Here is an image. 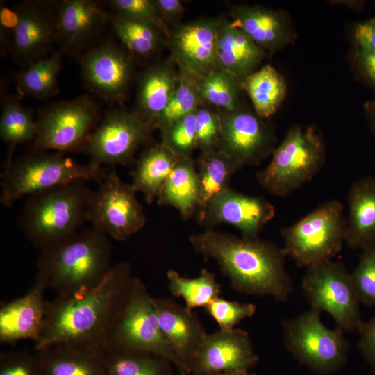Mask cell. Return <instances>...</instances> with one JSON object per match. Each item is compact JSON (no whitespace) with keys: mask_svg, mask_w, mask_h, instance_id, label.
I'll return each mask as SVG.
<instances>
[{"mask_svg":"<svg viewBox=\"0 0 375 375\" xmlns=\"http://www.w3.org/2000/svg\"><path fill=\"white\" fill-rule=\"evenodd\" d=\"M155 129L134 111L117 108L106 113L84 149L91 165H127L138 149L148 142Z\"/></svg>","mask_w":375,"mask_h":375,"instance_id":"13","label":"cell"},{"mask_svg":"<svg viewBox=\"0 0 375 375\" xmlns=\"http://www.w3.org/2000/svg\"><path fill=\"white\" fill-rule=\"evenodd\" d=\"M189 241L204 259L215 260L238 292L285 301L293 290L283 248L257 238H240L212 229L194 233Z\"/></svg>","mask_w":375,"mask_h":375,"instance_id":"2","label":"cell"},{"mask_svg":"<svg viewBox=\"0 0 375 375\" xmlns=\"http://www.w3.org/2000/svg\"><path fill=\"white\" fill-rule=\"evenodd\" d=\"M275 215V208L265 199L247 195L230 188L215 197L198 220L208 226L228 224L243 237L257 238Z\"/></svg>","mask_w":375,"mask_h":375,"instance_id":"17","label":"cell"},{"mask_svg":"<svg viewBox=\"0 0 375 375\" xmlns=\"http://www.w3.org/2000/svg\"><path fill=\"white\" fill-rule=\"evenodd\" d=\"M198 85L203 104L225 111L239 108V92L242 88L229 73L217 69L199 79Z\"/></svg>","mask_w":375,"mask_h":375,"instance_id":"37","label":"cell"},{"mask_svg":"<svg viewBox=\"0 0 375 375\" xmlns=\"http://www.w3.org/2000/svg\"><path fill=\"white\" fill-rule=\"evenodd\" d=\"M258 360L247 332L219 329L206 335L192 362L189 375L249 371Z\"/></svg>","mask_w":375,"mask_h":375,"instance_id":"16","label":"cell"},{"mask_svg":"<svg viewBox=\"0 0 375 375\" xmlns=\"http://www.w3.org/2000/svg\"><path fill=\"white\" fill-rule=\"evenodd\" d=\"M231 15L234 24L265 51L274 52L293 41L288 22L278 10L240 5L232 9Z\"/></svg>","mask_w":375,"mask_h":375,"instance_id":"22","label":"cell"},{"mask_svg":"<svg viewBox=\"0 0 375 375\" xmlns=\"http://www.w3.org/2000/svg\"><path fill=\"white\" fill-rule=\"evenodd\" d=\"M167 359L149 353L109 351L106 354V375H172Z\"/></svg>","mask_w":375,"mask_h":375,"instance_id":"36","label":"cell"},{"mask_svg":"<svg viewBox=\"0 0 375 375\" xmlns=\"http://www.w3.org/2000/svg\"><path fill=\"white\" fill-rule=\"evenodd\" d=\"M106 173L102 167L81 164L64 153L34 151L3 169L0 203L8 208L22 198L60 185L79 181L100 182Z\"/></svg>","mask_w":375,"mask_h":375,"instance_id":"5","label":"cell"},{"mask_svg":"<svg viewBox=\"0 0 375 375\" xmlns=\"http://www.w3.org/2000/svg\"><path fill=\"white\" fill-rule=\"evenodd\" d=\"M199 186L192 158H181L162 185L156 199L158 205L175 208L184 220L197 212Z\"/></svg>","mask_w":375,"mask_h":375,"instance_id":"28","label":"cell"},{"mask_svg":"<svg viewBox=\"0 0 375 375\" xmlns=\"http://www.w3.org/2000/svg\"><path fill=\"white\" fill-rule=\"evenodd\" d=\"M240 85L249 97L255 112L262 119L276 112L287 93L283 77L270 65L256 70Z\"/></svg>","mask_w":375,"mask_h":375,"instance_id":"31","label":"cell"},{"mask_svg":"<svg viewBox=\"0 0 375 375\" xmlns=\"http://www.w3.org/2000/svg\"><path fill=\"white\" fill-rule=\"evenodd\" d=\"M196 111L179 119L161 132V142L181 158L192 157L197 149Z\"/></svg>","mask_w":375,"mask_h":375,"instance_id":"39","label":"cell"},{"mask_svg":"<svg viewBox=\"0 0 375 375\" xmlns=\"http://www.w3.org/2000/svg\"><path fill=\"white\" fill-rule=\"evenodd\" d=\"M108 21L130 55L142 59L156 53L168 35L159 27L146 22L109 15Z\"/></svg>","mask_w":375,"mask_h":375,"instance_id":"32","label":"cell"},{"mask_svg":"<svg viewBox=\"0 0 375 375\" xmlns=\"http://www.w3.org/2000/svg\"><path fill=\"white\" fill-rule=\"evenodd\" d=\"M81 64L84 82L92 93L108 101L125 97L133 74L130 54L106 42L85 53Z\"/></svg>","mask_w":375,"mask_h":375,"instance_id":"18","label":"cell"},{"mask_svg":"<svg viewBox=\"0 0 375 375\" xmlns=\"http://www.w3.org/2000/svg\"><path fill=\"white\" fill-rule=\"evenodd\" d=\"M211 375H256L254 373H249V371H226L222 372Z\"/></svg>","mask_w":375,"mask_h":375,"instance_id":"51","label":"cell"},{"mask_svg":"<svg viewBox=\"0 0 375 375\" xmlns=\"http://www.w3.org/2000/svg\"><path fill=\"white\" fill-rule=\"evenodd\" d=\"M367 112L369 116L372 126L375 129V100L367 104Z\"/></svg>","mask_w":375,"mask_h":375,"instance_id":"50","label":"cell"},{"mask_svg":"<svg viewBox=\"0 0 375 375\" xmlns=\"http://www.w3.org/2000/svg\"><path fill=\"white\" fill-rule=\"evenodd\" d=\"M197 149L201 152L217 149L222 124L219 110L201 104L196 111Z\"/></svg>","mask_w":375,"mask_h":375,"instance_id":"41","label":"cell"},{"mask_svg":"<svg viewBox=\"0 0 375 375\" xmlns=\"http://www.w3.org/2000/svg\"><path fill=\"white\" fill-rule=\"evenodd\" d=\"M37 129L36 119L31 109L16 99L4 100L0 117V136L8 149L4 168L12 162L18 144L35 140Z\"/></svg>","mask_w":375,"mask_h":375,"instance_id":"33","label":"cell"},{"mask_svg":"<svg viewBox=\"0 0 375 375\" xmlns=\"http://www.w3.org/2000/svg\"><path fill=\"white\" fill-rule=\"evenodd\" d=\"M100 121L99 106L89 95L49 104L40 110L36 119L34 151H84Z\"/></svg>","mask_w":375,"mask_h":375,"instance_id":"10","label":"cell"},{"mask_svg":"<svg viewBox=\"0 0 375 375\" xmlns=\"http://www.w3.org/2000/svg\"><path fill=\"white\" fill-rule=\"evenodd\" d=\"M161 332L181 367L189 375L194 357L207 333L185 306L170 297L153 298Z\"/></svg>","mask_w":375,"mask_h":375,"instance_id":"21","label":"cell"},{"mask_svg":"<svg viewBox=\"0 0 375 375\" xmlns=\"http://www.w3.org/2000/svg\"><path fill=\"white\" fill-rule=\"evenodd\" d=\"M353 39L355 49L375 51V17L357 23Z\"/></svg>","mask_w":375,"mask_h":375,"instance_id":"46","label":"cell"},{"mask_svg":"<svg viewBox=\"0 0 375 375\" xmlns=\"http://www.w3.org/2000/svg\"><path fill=\"white\" fill-rule=\"evenodd\" d=\"M18 21L19 13L16 6L14 8H8L5 6H2V4L1 5L0 24L1 34L3 33V35H1V38H3V42L5 40V37H6L8 33L10 35V39L12 41V35L17 25Z\"/></svg>","mask_w":375,"mask_h":375,"instance_id":"49","label":"cell"},{"mask_svg":"<svg viewBox=\"0 0 375 375\" xmlns=\"http://www.w3.org/2000/svg\"><path fill=\"white\" fill-rule=\"evenodd\" d=\"M136 192L112 167L92 192L86 222L117 241L128 239L144 228L147 220Z\"/></svg>","mask_w":375,"mask_h":375,"instance_id":"12","label":"cell"},{"mask_svg":"<svg viewBox=\"0 0 375 375\" xmlns=\"http://www.w3.org/2000/svg\"><path fill=\"white\" fill-rule=\"evenodd\" d=\"M345 228L342 203L338 200L326 201L282 229L283 249L300 267L331 260L342 249Z\"/></svg>","mask_w":375,"mask_h":375,"instance_id":"7","label":"cell"},{"mask_svg":"<svg viewBox=\"0 0 375 375\" xmlns=\"http://www.w3.org/2000/svg\"><path fill=\"white\" fill-rule=\"evenodd\" d=\"M344 242L351 249L375 244V178H363L351 187Z\"/></svg>","mask_w":375,"mask_h":375,"instance_id":"27","label":"cell"},{"mask_svg":"<svg viewBox=\"0 0 375 375\" xmlns=\"http://www.w3.org/2000/svg\"><path fill=\"white\" fill-rule=\"evenodd\" d=\"M301 286L311 308L328 312L343 333L358 331L363 323L360 302L342 263L328 260L308 267Z\"/></svg>","mask_w":375,"mask_h":375,"instance_id":"11","label":"cell"},{"mask_svg":"<svg viewBox=\"0 0 375 375\" xmlns=\"http://www.w3.org/2000/svg\"><path fill=\"white\" fill-rule=\"evenodd\" d=\"M133 278L131 265L118 262L95 287L73 297H57L47 301L44 325L34 350L69 344L106 351L108 338L125 305Z\"/></svg>","mask_w":375,"mask_h":375,"instance_id":"1","label":"cell"},{"mask_svg":"<svg viewBox=\"0 0 375 375\" xmlns=\"http://www.w3.org/2000/svg\"><path fill=\"white\" fill-rule=\"evenodd\" d=\"M320 311L311 308L282 322L285 347L301 364L320 375L333 373L347 360L349 343L339 328L323 324Z\"/></svg>","mask_w":375,"mask_h":375,"instance_id":"9","label":"cell"},{"mask_svg":"<svg viewBox=\"0 0 375 375\" xmlns=\"http://www.w3.org/2000/svg\"><path fill=\"white\" fill-rule=\"evenodd\" d=\"M219 19L200 18L169 29L170 59L178 71L197 80L219 69L217 38Z\"/></svg>","mask_w":375,"mask_h":375,"instance_id":"14","label":"cell"},{"mask_svg":"<svg viewBox=\"0 0 375 375\" xmlns=\"http://www.w3.org/2000/svg\"><path fill=\"white\" fill-rule=\"evenodd\" d=\"M176 67L171 59L158 61L139 76L134 112L153 126L178 86L179 72Z\"/></svg>","mask_w":375,"mask_h":375,"instance_id":"24","label":"cell"},{"mask_svg":"<svg viewBox=\"0 0 375 375\" xmlns=\"http://www.w3.org/2000/svg\"><path fill=\"white\" fill-rule=\"evenodd\" d=\"M106 351L152 353L167 359L179 374L181 372L161 332L153 297L137 276H133L125 305L108 338Z\"/></svg>","mask_w":375,"mask_h":375,"instance_id":"8","label":"cell"},{"mask_svg":"<svg viewBox=\"0 0 375 375\" xmlns=\"http://www.w3.org/2000/svg\"><path fill=\"white\" fill-rule=\"evenodd\" d=\"M195 164L199 192L197 212L200 215L215 197L229 188L230 180L240 167L218 149L201 152Z\"/></svg>","mask_w":375,"mask_h":375,"instance_id":"30","label":"cell"},{"mask_svg":"<svg viewBox=\"0 0 375 375\" xmlns=\"http://www.w3.org/2000/svg\"><path fill=\"white\" fill-rule=\"evenodd\" d=\"M181 375H186V374H181Z\"/></svg>","mask_w":375,"mask_h":375,"instance_id":"52","label":"cell"},{"mask_svg":"<svg viewBox=\"0 0 375 375\" xmlns=\"http://www.w3.org/2000/svg\"><path fill=\"white\" fill-rule=\"evenodd\" d=\"M109 5L114 14L153 24L169 37V29L162 22L154 0H111Z\"/></svg>","mask_w":375,"mask_h":375,"instance_id":"42","label":"cell"},{"mask_svg":"<svg viewBox=\"0 0 375 375\" xmlns=\"http://www.w3.org/2000/svg\"><path fill=\"white\" fill-rule=\"evenodd\" d=\"M167 278L172 294L183 298L185 307L190 311L195 308H206L218 298L221 292V285L216 281L215 275L206 269L194 278L181 276L177 272L169 269Z\"/></svg>","mask_w":375,"mask_h":375,"instance_id":"35","label":"cell"},{"mask_svg":"<svg viewBox=\"0 0 375 375\" xmlns=\"http://www.w3.org/2000/svg\"><path fill=\"white\" fill-rule=\"evenodd\" d=\"M93 190L79 181L26 197L18 226L29 242L42 251L68 240L86 222Z\"/></svg>","mask_w":375,"mask_h":375,"instance_id":"4","label":"cell"},{"mask_svg":"<svg viewBox=\"0 0 375 375\" xmlns=\"http://www.w3.org/2000/svg\"><path fill=\"white\" fill-rule=\"evenodd\" d=\"M36 351L42 375H106L103 349L60 344Z\"/></svg>","mask_w":375,"mask_h":375,"instance_id":"26","label":"cell"},{"mask_svg":"<svg viewBox=\"0 0 375 375\" xmlns=\"http://www.w3.org/2000/svg\"><path fill=\"white\" fill-rule=\"evenodd\" d=\"M19 21L10 49L15 60L25 67L47 56L58 40L55 10L47 3L24 1L17 6Z\"/></svg>","mask_w":375,"mask_h":375,"instance_id":"19","label":"cell"},{"mask_svg":"<svg viewBox=\"0 0 375 375\" xmlns=\"http://www.w3.org/2000/svg\"><path fill=\"white\" fill-rule=\"evenodd\" d=\"M178 72V86L164 110L153 122L155 129L158 128L160 132L179 119L195 112L203 104L198 80Z\"/></svg>","mask_w":375,"mask_h":375,"instance_id":"38","label":"cell"},{"mask_svg":"<svg viewBox=\"0 0 375 375\" xmlns=\"http://www.w3.org/2000/svg\"><path fill=\"white\" fill-rule=\"evenodd\" d=\"M265 55V51L231 19H219L217 38L219 69L233 76L241 85L248 76L256 71Z\"/></svg>","mask_w":375,"mask_h":375,"instance_id":"25","label":"cell"},{"mask_svg":"<svg viewBox=\"0 0 375 375\" xmlns=\"http://www.w3.org/2000/svg\"><path fill=\"white\" fill-rule=\"evenodd\" d=\"M205 308L221 330L234 328L241 320L253 316L256 312V306L253 303L230 301L221 297L215 299Z\"/></svg>","mask_w":375,"mask_h":375,"instance_id":"43","label":"cell"},{"mask_svg":"<svg viewBox=\"0 0 375 375\" xmlns=\"http://www.w3.org/2000/svg\"><path fill=\"white\" fill-rule=\"evenodd\" d=\"M62 49L51 53L19 73L17 83L24 94L38 99H46L58 91V76L61 66Z\"/></svg>","mask_w":375,"mask_h":375,"instance_id":"34","label":"cell"},{"mask_svg":"<svg viewBox=\"0 0 375 375\" xmlns=\"http://www.w3.org/2000/svg\"><path fill=\"white\" fill-rule=\"evenodd\" d=\"M356 67L362 78L375 89V51L355 49Z\"/></svg>","mask_w":375,"mask_h":375,"instance_id":"47","label":"cell"},{"mask_svg":"<svg viewBox=\"0 0 375 375\" xmlns=\"http://www.w3.org/2000/svg\"><path fill=\"white\" fill-rule=\"evenodd\" d=\"M351 276L360 302L375 307V244L362 249Z\"/></svg>","mask_w":375,"mask_h":375,"instance_id":"40","label":"cell"},{"mask_svg":"<svg viewBox=\"0 0 375 375\" xmlns=\"http://www.w3.org/2000/svg\"><path fill=\"white\" fill-rule=\"evenodd\" d=\"M0 375H42L38 352L25 350L1 352Z\"/></svg>","mask_w":375,"mask_h":375,"instance_id":"44","label":"cell"},{"mask_svg":"<svg viewBox=\"0 0 375 375\" xmlns=\"http://www.w3.org/2000/svg\"><path fill=\"white\" fill-rule=\"evenodd\" d=\"M358 332V347L375 372V315L370 320L363 322Z\"/></svg>","mask_w":375,"mask_h":375,"instance_id":"45","label":"cell"},{"mask_svg":"<svg viewBox=\"0 0 375 375\" xmlns=\"http://www.w3.org/2000/svg\"><path fill=\"white\" fill-rule=\"evenodd\" d=\"M154 1L160 16L167 28L169 24H173L172 26H174L180 23L178 21L181 18L185 10L181 1L154 0Z\"/></svg>","mask_w":375,"mask_h":375,"instance_id":"48","label":"cell"},{"mask_svg":"<svg viewBox=\"0 0 375 375\" xmlns=\"http://www.w3.org/2000/svg\"><path fill=\"white\" fill-rule=\"evenodd\" d=\"M54 10L57 38L63 51L81 47L108 21V14L92 0L62 1Z\"/></svg>","mask_w":375,"mask_h":375,"instance_id":"23","label":"cell"},{"mask_svg":"<svg viewBox=\"0 0 375 375\" xmlns=\"http://www.w3.org/2000/svg\"><path fill=\"white\" fill-rule=\"evenodd\" d=\"M181 158L162 142L147 148L132 173V185L144 194L147 203L156 199L162 185Z\"/></svg>","mask_w":375,"mask_h":375,"instance_id":"29","label":"cell"},{"mask_svg":"<svg viewBox=\"0 0 375 375\" xmlns=\"http://www.w3.org/2000/svg\"><path fill=\"white\" fill-rule=\"evenodd\" d=\"M272 154L256 178L269 194L285 197L316 175L324 160L325 147L315 127L294 126Z\"/></svg>","mask_w":375,"mask_h":375,"instance_id":"6","label":"cell"},{"mask_svg":"<svg viewBox=\"0 0 375 375\" xmlns=\"http://www.w3.org/2000/svg\"><path fill=\"white\" fill-rule=\"evenodd\" d=\"M49 288L46 276L38 271L35 281L23 296L3 303L0 308V342L14 344L22 340L40 338L45 319Z\"/></svg>","mask_w":375,"mask_h":375,"instance_id":"20","label":"cell"},{"mask_svg":"<svg viewBox=\"0 0 375 375\" xmlns=\"http://www.w3.org/2000/svg\"><path fill=\"white\" fill-rule=\"evenodd\" d=\"M219 111L222 133L217 149L231 157L240 168L258 165L272 153L274 135L256 112L240 107Z\"/></svg>","mask_w":375,"mask_h":375,"instance_id":"15","label":"cell"},{"mask_svg":"<svg viewBox=\"0 0 375 375\" xmlns=\"http://www.w3.org/2000/svg\"><path fill=\"white\" fill-rule=\"evenodd\" d=\"M108 236L91 226L65 242L40 251L38 271L58 297H70L97 285L112 268Z\"/></svg>","mask_w":375,"mask_h":375,"instance_id":"3","label":"cell"}]
</instances>
